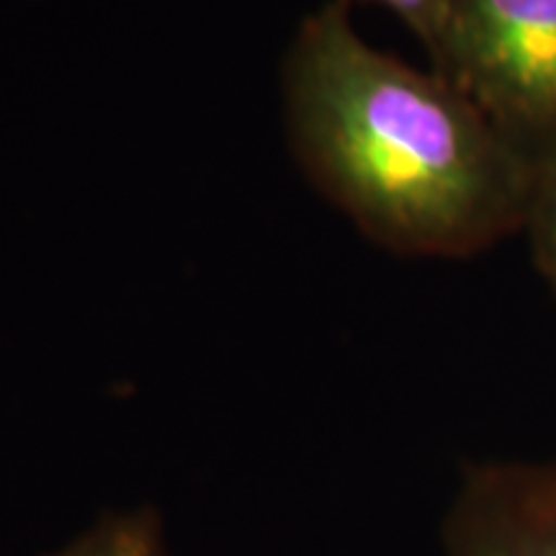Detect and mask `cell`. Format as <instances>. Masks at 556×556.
I'll use <instances>...</instances> for the list:
<instances>
[{
  "label": "cell",
  "instance_id": "cell-6",
  "mask_svg": "<svg viewBox=\"0 0 556 556\" xmlns=\"http://www.w3.org/2000/svg\"><path fill=\"white\" fill-rule=\"evenodd\" d=\"M345 3H351V0H345ZM361 3L384 5L422 41L428 54L433 52L438 34H441L446 0H361Z\"/></svg>",
  "mask_w": 556,
  "mask_h": 556
},
{
  "label": "cell",
  "instance_id": "cell-4",
  "mask_svg": "<svg viewBox=\"0 0 556 556\" xmlns=\"http://www.w3.org/2000/svg\"><path fill=\"white\" fill-rule=\"evenodd\" d=\"M47 556H170V548L155 507H135L106 513L80 536Z\"/></svg>",
  "mask_w": 556,
  "mask_h": 556
},
{
  "label": "cell",
  "instance_id": "cell-5",
  "mask_svg": "<svg viewBox=\"0 0 556 556\" xmlns=\"http://www.w3.org/2000/svg\"><path fill=\"white\" fill-rule=\"evenodd\" d=\"M533 263L556 294V165L539 178L526 222Z\"/></svg>",
  "mask_w": 556,
  "mask_h": 556
},
{
  "label": "cell",
  "instance_id": "cell-1",
  "mask_svg": "<svg viewBox=\"0 0 556 556\" xmlns=\"http://www.w3.org/2000/svg\"><path fill=\"white\" fill-rule=\"evenodd\" d=\"M281 93L299 168L381 248L469 258L526 229L539 173L462 88L368 45L345 0L302 21Z\"/></svg>",
  "mask_w": 556,
  "mask_h": 556
},
{
  "label": "cell",
  "instance_id": "cell-2",
  "mask_svg": "<svg viewBox=\"0 0 556 556\" xmlns=\"http://www.w3.org/2000/svg\"><path fill=\"white\" fill-rule=\"evenodd\" d=\"M430 60L539 178L554 168L556 0H446Z\"/></svg>",
  "mask_w": 556,
  "mask_h": 556
},
{
  "label": "cell",
  "instance_id": "cell-3",
  "mask_svg": "<svg viewBox=\"0 0 556 556\" xmlns=\"http://www.w3.org/2000/svg\"><path fill=\"white\" fill-rule=\"evenodd\" d=\"M443 556H556V456L471 464L443 523Z\"/></svg>",
  "mask_w": 556,
  "mask_h": 556
}]
</instances>
